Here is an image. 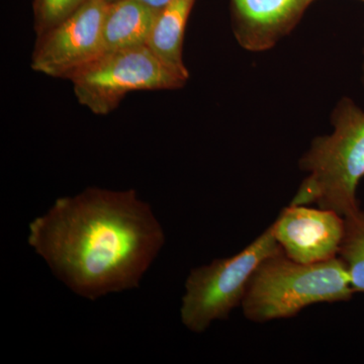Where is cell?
<instances>
[{"label": "cell", "instance_id": "277c9868", "mask_svg": "<svg viewBox=\"0 0 364 364\" xmlns=\"http://www.w3.org/2000/svg\"><path fill=\"white\" fill-rule=\"evenodd\" d=\"M280 251L270 226L241 252L191 270L182 296V324L191 332L203 333L214 321L227 320L243 301L256 268Z\"/></svg>", "mask_w": 364, "mask_h": 364}, {"label": "cell", "instance_id": "9c48e42d", "mask_svg": "<svg viewBox=\"0 0 364 364\" xmlns=\"http://www.w3.org/2000/svg\"><path fill=\"white\" fill-rule=\"evenodd\" d=\"M158 13L139 0L109 2L102 26V53L147 45Z\"/></svg>", "mask_w": 364, "mask_h": 364}, {"label": "cell", "instance_id": "7a4b0ae2", "mask_svg": "<svg viewBox=\"0 0 364 364\" xmlns=\"http://www.w3.org/2000/svg\"><path fill=\"white\" fill-rule=\"evenodd\" d=\"M333 132L314 139L299 160L309 172L289 205L316 203L343 218L363 213L356 191L364 177V109L343 97L332 112Z\"/></svg>", "mask_w": 364, "mask_h": 364}, {"label": "cell", "instance_id": "52a82bcc", "mask_svg": "<svg viewBox=\"0 0 364 364\" xmlns=\"http://www.w3.org/2000/svg\"><path fill=\"white\" fill-rule=\"evenodd\" d=\"M272 228L282 252L289 259L310 264L338 257L345 220L325 208L289 205Z\"/></svg>", "mask_w": 364, "mask_h": 364}, {"label": "cell", "instance_id": "4fadbf2b", "mask_svg": "<svg viewBox=\"0 0 364 364\" xmlns=\"http://www.w3.org/2000/svg\"><path fill=\"white\" fill-rule=\"evenodd\" d=\"M107 1L111 2L114 1V0H107ZM139 1L142 2V4H145L146 6L152 7V9L160 11L163 7L168 6L170 2L173 1V0H139Z\"/></svg>", "mask_w": 364, "mask_h": 364}, {"label": "cell", "instance_id": "30bf717a", "mask_svg": "<svg viewBox=\"0 0 364 364\" xmlns=\"http://www.w3.org/2000/svg\"><path fill=\"white\" fill-rule=\"evenodd\" d=\"M195 1L173 0L160 9L146 45L165 65L186 78L189 73L183 62L184 33Z\"/></svg>", "mask_w": 364, "mask_h": 364}, {"label": "cell", "instance_id": "5bb4252c", "mask_svg": "<svg viewBox=\"0 0 364 364\" xmlns=\"http://www.w3.org/2000/svg\"><path fill=\"white\" fill-rule=\"evenodd\" d=\"M363 83H364V63H363Z\"/></svg>", "mask_w": 364, "mask_h": 364}, {"label": "cell", "instance_id": "7c38bea8", "mask_svg": "<svg viewBox=\"0 0 364 364\" xmlns=\"http://www.w3.org/2000/svg\"><path fill=\"white\" fill-rule=\"evenodd\" d=\"M87 0H35V28L37 35L47 32L83 6Z\"/></svg>", "mask_w": 364, "mask_h": 364}, {"label": "cell", "instance_id": "5b68a950", "mask_svg": "<svg viewBox=\"0 0 364 364\" xmlns=\"http://www.w3.org/2000/svg\"><path fill=\"white\" fill-rule=\"evenodd\" d=\"M188 78L165 65L147 46L102 53L69 80L79 104L97 116L114 111L129 93L176 90Z\"/></svg>", "mask_w": 364, "mask_h": 364}, {"label": "cell", "instance_id": "3957f363", "mask_svg": "<svg viewBox=\"0 0 364 364\" xmlns=\"http://www.w3.org/2000/svg\"><path fill=\"white\" fill-rule=\"evenodd\" d=\"M354 293L339 257L305 264L282 250L256 268L241 306L249 321L265 323L294 317L316 304L349 301Z\"/></svg>", "mask_w": 364, "mask_h": 364}, {"label": "cell", "instance_id": "ba28073f", "mask_svg": "<svg viewBox=\"0 0 364 364\" xmlns=\"http://www.w3.org/2000/svg\"><path fill=\"white\" fill-rule=\"evenodd\" d=\"M314 1L231 0L235 38L247 51H267L293 32Z\"/></svg>", "mask_w": 364, "mask_h": 364}, {"label": "cell", "instance_id": "8992f818", "mask_svg": "<svg viewBox=\"0 0 364 364\" xmlns=\"http://www.w3.org/2000/svg\"><path fill=\"white\" fill-rule=\"evenodd\" d=\"M109 2L87 0L75 13L38 36L33 70L50 77L69 79L104 52L102 26Z\"/></svg>", "mask_w": 364, "mask_h": 364}, {"label": "cell", "instance_id": "8fae6325", "mask_svg": "<svg viewBox=\"0 0 364 364\" xmlns=\"http://www.w3.org/2000/svg\"><path fill=\"white\" fill-rule=\"evenodd\" d=\"M345 232L338 257L344 263L355 293H364V212L344 218Z\"/></svg>", "mask_w": 364, "mask_h": 364}, {"label": "cell", "instance_id": "9a60e30c", "mask_svg": "<svg viewBox=\"0 0 364 364\" xmlns=\"http://www.w3.org/2000/svg\"><path fill=\"white\" fill-rule=\"evenodd\" d=\"M361 1L364 2V0H361Z\"/></svg>", "mask_w": 364, "mask_h": 364}, {"label": "cell", "instance_id": "6da1fadb", "mask_svg": "<svg viewBox=\"0 0 364 364\" xmlns=\"http://www.w3.org/2000/svg\"><path fill=\"white\" fill-rule=\"evenodd\" d=\"M28 242L55 277L90 301L140 287L164 230L135 189L85 188L28 225Z\"/></svg>", "mask_w": 364, "mask_h": 364}]
</instances>
